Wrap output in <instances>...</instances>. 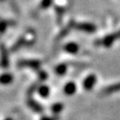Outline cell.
<instances>
[{"instance_id":"1","label":"cell","mask_w":120,"mask_h":120,"mask_svg":"<svg viewBox=\"0 0 120 120\" xmlns=\"http://www.w3.org/2000/svg\"><path fill=\"white\" fill-rule=\"evenodd\" d=\"M19 68H27L33 70L39 69L41 67V62L38 59H22L18 63Z\"/></svg>"},{"instance_id":"2","label":"cell","mask_w":120,"mask_h":120,"mask_svg":"<svg viewBox=\"0 0 120 120\" xmlns=\"http://www.w3.org/2000/svg\"><path fill=\"white\" fill-rule=\"evenodd\" d=\"M0 66L4 69H7L9 67L8 51L4 43L0 44Z\"/></svg>"},{"instance_id":"3","label":"cell","mask_w":120,"mask_h":120,"mask_svg":"<svg viewBox=\"0 0 120 120\" xmlns=\"http://www.w3.org/2000/svg\"><path fill=\"white\" fill-rule=\"evenodd\" d=\"M120 38V29L118 30L117 32L110 34L109 35L105 36L102 39L101 43L104 46L105 48H110L113 43L116 42V40Z\"/></svg>"},{"instance_id":"4","label":"cell","mask_w":120,"mask_h":120,"mask_svg":"<svg viewBox=\"0 0 120 120\" xmlns=\"http://www.w3.org/2000/svg\"><path fill=\"white\" fill-rule=\"evenodd\" d=\"M73 27L76 29L88 33V34H93L97 29V27L93 23H90V22H79V23H76Z\"/></svg>"},{"instance_id":"5","label":"cell","mask_w":120,"mask_h":120,"mask_svg":"<svg viewBox=\"0 0 120 120\" xmlns=\"http://www.w3.org/2000/svg\"><path fill=\"white\" fill-rule=\"evenodd\" d=\"M96 82H97V77L94 74H89L84 79L83 82H82V86L83 88L87 91H90L94 88L95 86Z\"/></svg>"},{"instance_id":"6","label":"cell","mask_w":120,"mask_h":120,"mask_svg":"<svg viewBox=\"0 0 120 120\" xmlns=\"http://www.w3.org/2000/svg\"><path fill=\"white\" fill-rule=\"evenodd\" d=\"M27 105L28 106L30 109L32 111H34V112H37V113H42L44 110L43 105L40 104L38 102H37L35 99H33L32 98H29L28 100H27Z\"/></svg>"},{"instance_id":"7","label":"cell","mask_w":120,"mask_h":120,"mask_svg":"<svg viewBox=\"0 0 120 120\" xmlns=\"http://www.w3.org/2000/svg\"><path fill=\"white\" fill-rule=\"evenodd\" d=\"M64 49L65 52L70 54H76L79 51V46L78 43L74 42H69V43H66L64 46Z\"/></svg>"},{"instance_id":"8","label":"cell","mask_w":120,"mask_h":120,"mask_svg":"<svg viewBox=\"0 0 120 120\" xmlns=\"http://www.w3.org/2000/svg\"><path fill=\"white\" fill-rule=\"evenodd\" d=\"M13 82V76L10 73H3L0 74V84L9 85Z\"/></svg>"},{"instance_id":"9","label":"cell","mask_w":120,"mask_h":120,"mask_svg":"<svg viewBox=\"0 0 120 120\" xmlns=\"http://www.w3.org/2000/svg\"><path fill=\"white\" fill-rule=\"evenodd\" d=\"M76 91H77V86L75 84V82H68V83H66L64 87V94L68 96L73 95Z\"/></svg>"},{"instance_id":"10","label":"cell","mask_w":120,"mask_h":120,"mask_svg":"<svg viewBox=\"0 0 120 120\" xmlns=\"http://www.w3.org/2000/svg\"><path fill=\"white\" fill-rule=\"evenodd\" d=\"M120 91V82H116L114 84L109 85L103 89V94H112L113 93Z\"/></svg>"},{"instance_id":"11","label":"cell","mask_w":120,"mask_h":120,"mask_svg":"<svg viewBox=\"0 0 120 120\" xmlns=\"http://www.w3.org/2000/svg\"><path fill=\"white\" fill-rule=\"evenodd\" d=\"M38 94L40 97L42 98H48L50 94V88L48 85H45V84H42L39 85L38 88Z\"/></svg>"},{"instance_id":"12","label":"cell","mask_w":120,"mask_h":120,"mask_svg":"<svg viewBox=\"0 0 120 120\" xmlns=\"http://www.w3.org/2000/svg\"><path fill=\"white\" fill-rule=\"evenodd\" d=\"M26 41H28V40H26L25 36H21L19 39L15 42L14 44H13V46H12V48H11V51L16 52V51H18L19 49H20L26 43Z\"/></svg>"},{"instance_id":"13","label":"cell","mask_w":120,"mask_h":120,"mask_svg":"<svg viewBox=\"0 0 120 120\" xmlns=\"http://www.w3.org/2000/svg\"><path fill=\"white\" fill-rule=\"evenodd\" d=\"M55 73L58 76H64L68 71V66L65 64H59L55 67Z\"/></svg>"},{"instance_id":"14","label":"cell","mask_w":120,"mask_h":120,"mask_svg":"<svg viewBox=\"0 0 120 120\" xmlns=\"http://www.w3.org/2000/svg\"><path fill=\"white\" fill-rule=\"evenodd\" d=\"M64 105L62 103H56L51 106V111L54 114L60 113V112L64 110Z\"/></svg>"},{"instance_id":"15","label":"cell","mask_w":120,"mask_h":120,"mask_svg":"<svg viewBox=\"0 0 120 120\" xmlns=\"http://www.w3.org/2000/svg\"><path fill=\"white\" fill-rule=\"evenodd\" d=\"M38 87H39V84H38V82H35V83H34V84L31 85V86L28 88V89L27 90V94H28V97L30 98V96L32 95L35 91H38Z\"/></svg>"},{"instance_id":"16","label":"cell","mask_w":120,"mask_h":120,"mask_svg":"<svg viewBox=\"0 0 120 120\" xmlns=\"http://www.w3.org/2000/svg\"><path fill=\"white\" fill-rule=\"evenodd\" d=\"M52 0H41V3H40V8H43V9H47L52 5Z\"/></svg>"},{"instance_id":"17","label":"cell","mask_w":120,"mask_h":120,"mask_svg":"<svg viewBox=\"0 0 120 120\" xmlns=\"http://www.w3.org/2000/svg\"><path fill=\"white\" fill-rule=\"evenodd\" d=\"M48 73H46L45 71H40L39 73H38V80L40 81H45L47 80L48 79Z\"/></svg>"},{"instance_id":"18","label":"cell","mask_w":120,"mask_h":120,"mask_svg":"<svg viewBox=\"0 0 120 120\" xmlns=\"http://www.w3.org/2000/svg\"><path fill=\"white\" fill-rule=\"evenodd\" d=\"M8 26V22H6V21H1L0 22V35L3 34V33L5 32Z\"/></svg>"},{"instance_id":"19","label":"cell","mask_w":120,"mask_h":120,"mask_svg":"<svg viewBox=\"0 0 120 120\" xmlns=\"http://www.w3.org/2000/svg\"><path fill=\"white\" fill-rule=\"evenodd\" d=\"M39 120H59V118L57 116H52V117L43 116V117H42Z\"/></svg>"},{"instance_id":"20","label":"cell","mask_w":120,"mask_h":120,"mask_svg":"<svg viewBox=\"0 0 120 120\" xmlns=\"http://www.w3.org/2000/svg\"><path fill=\"white\" fill-rule=\"evenodd\" d=\"M4 120H13V118H11V117H8V118H5V119H4Z\"/></svg>"},{"instance_id":"21","label":"cell","mask_w":120,"mask_h":120,"mask_svg":"<svg viewBox=\"0 0 120 120\" xmlns=\"http://www.w3.org/2000/svg\"><path fill=\"white\" fill-rule=\"evenodd\" d=\"M3 1H4V0H0V2H3Z\"/></svg>"}]
</instances>
